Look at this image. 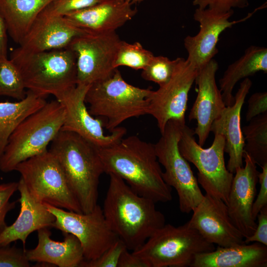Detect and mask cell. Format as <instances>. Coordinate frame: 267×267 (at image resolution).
I'll list each match as a JSON object with an SVG mask.
<instances>
[{"instance_id": "obj_1", "label": "cell", "mask_w": 267, "mask_h": 267, "mask_svg": "<svg viewBox=\"0 0 267 267\" xmlns=\"http://www.w3.org/2000/svg\"><path fill=\"white\" fill-rule=\"evenodd\" d=\"M98 151L104 173L118 176L155 203L171 201L172 187L163 178L154 144L131 135Z\"/></svg>"}, {"instance_id": "obj_2", "label": "cell", "mask_w": 267, "mask_h": 267, "mask_svg": "<svg viewBox=\"0 0 267 267\" xmlns=\"http://www.w3.org/2000/svg\"><path fill=\"white\" fill-rule=\"evenodd\" d=\"M103 213L112 231L131 251L138 249L165 218L152 200L140 195L118 176L110 174Z\"/></svg>"}, {"instance_id": "obj_3", "label": "cell", "mask_w": 267, "mask_h": 267, "mask_svg": "<svg viewBox=\"0 0 267 267\" xmlns=\"http://www.w3.org/2000/svg\"><path fill=\"white\" fill-rule=\"evenodd\" d=\"M49 151L58 161L82 212L92 211L97 205L99 179L104 173L98 148L77 134L60 130Z\"/></svg>"}, {"instance_id": "obj_4", "label": "cell", "mask_w": 267, "mask_h": 267, "mask_svg": "<svg viewBox=\"0 0 267 267\" xmlns=\"http://www.w3.org/2000/svg\"><path fill=\"white\" fill-rule=\"evenodd\" d=\"M10 59L19 70L26 89L42 97L56 98L77 85L76 57L68 47L28 53L13 50Z\"/></svg>"}, {"instance_id": "obj_5", "label": "cell", "mask_w": 267, "mask_h": 267, "mask_svg": "<svg viewBox=\"0 0 267 267\" xmlns=\"http://www.w3.org/2000/svg\"><path fill=\"white\" fill-rule=\"evenodd\" d=\"M152 91L128 83L117 68L111 76L89 86L85 102L92 116L106 119L105 127L111 132L129 119L147 114Z\"/></svg>"}, {"instance_id": "obj_6", "label": "cell", "mask_w": 267, "mask_h": 267, "mask_svg": "<svg viewBox=\"0 0 267 267\" xmlns=\"http://www.w3.org/2000/svg\"><path fill=\"white\" fill-rule=\"evenodd\" d=\"M65 118V108L56 99L47 102L27 117L10 136L0 156V170L4 173L14 171L20 163L47 151Z\"/></svg>"}, {"instance_id": "obj_7", "label": "cell", "mask_w": 267, "mask_h": 267, "mask_svg": "<svg viewBox=\"0 0 267 267\" xmlns=\"http://www.w3.org/2000/svg\"><path fill=\"white\" fill-rule=\"evenodd\" d=\"M215 248L186 222L178 226L165 224L133 252L150 267H191L197 255Z\"/></svg>"}, {"instance_id": "obj_8", "label": "cell", "mask_w": 267, "mask_h": 267, "mask_svg": "<svg viewBox=\"0 0 267 267\" xmlns=\"http://www.w3.org/2000/svg\"><path fill=\"white\" fill-rule=\"evenodd\" d=\"M185 125V122L169 121L160 139L154 145L158 160L164 168L162 172L164 181L176 190L180 211L189 214L199 204L204 195L189 162L178 149L181 130Z\"/></svg>"}, {"instance_id": "obj_9", "label": "cell", "mask_w": 267, "mask_h": 267, "mask_svg": "<svg viewBox=\"0 0 267 267\" xmlns=\"http://www.w3.org/2000/svg\"><path fill=\"white\" fill-rule=\"evenodd\" d=\"M15 171L36 201L83 213L58 161L49 150L20 163Z\"/></svg>"}, {"instance_id": "obj_10", "label": "cell", "mask_w": 267, "mask_h": 267, "mask_svg": "<svg viewBox=\"0 0 267 267\" xmlns=\"http://www.w3.org/2000/svg\"><path fill=\"white\" fill-rule=\"evenodd\" d=\"M194 130L186 124L183 127L178 141L182 156L198 170V183L206 194L222 200L226 205L234 174L230 172L224 161L225 140L215 134L211 146L204 148L196 141Z\"/></svg>"}, {"instance_id": "obj_11", "label": "cell", "mask_w": 267, "mask_h": 267, "mask_svg": "<svg viewBox=\"0 0 267 267\" xmlns=\"http://www.w3.org/2000/svg\"><path fill=\"white\" fill-rule=\"evenodd\" d=\"M122 40L116 31L86 32L75 38L67 47L75 54L77 84H91L111 76Z\"/></svg>"}, {"instance_id": "obj_12", "label": "cell", "mask_w": 267, "mask_h": 267, "mask_svg": "<svg viewBox=\"0 0 267 267\" xmlns=\"http://www.w3.org/2000/svg\"><path fill=\"white\" fill-rule=\"evenodd\" d=\"M55 218L52 227L71 234L79 240L84 260L100 256L118 238L108 224L98 204L89 213H77L44 203Z\"/></svg>"}, {"instance_id": "obj_13", "label": "cell", "mask_w": 267, "mask_h": 267, "mask_svg": "<svg viewBox=\"0 0 267 267\" xmlns=\"http://www.w3.org/2000/svg\"><path fill=\"white\" fill-rule=\"evenodd\" d=\"M198 72L186 59L180 57L170 80L157 90H152L147 114L155 119L161 134L170 120L185 122L188 93Z\"/></svg>"}, {"instance_id": "obj_14", "label": "cell", "mask_w": 267, "mask_h": 267, "mask_svg": "<svg viewBox=\"0 0 267 267\" xmlns=\"http://www.w3.org/2000/svg\"><path fill=\"white\" fill-rule=\"evenodd\" d=\"M89 86L77 84L56 98L65 110L61 130L77 134L98 148L109 146L124 137L126 129L118 127L110 134L104 133L103 119L94 118L85 104V96Z\"/></svg>"}, {"instance_id": "obj_15", "label": "cell", "mask_w": 267, "mask_h": 267, "mask_svg": "<svg viewBox=\"0 0 267 267\" xmlns=\"http://www.w3.org/2000/svg\"><path fill=\"white\" fill-rule=\"evenodd\" d=\"M256 11L241 19L230 21L233 10L222 11L209 7H197L193 18L199 23L200 30L196 35L187 36L184 39V46L188 53L186 59L199 70L218 53L217 45L221 34L233 25L247 20Z\"/></svg>"}, {"instance_id": "obj_16", "label": "cell", "mask_w": 267, "mask_h": 267, "mask_svg": "<svg viewBox=\"0 0 267 267\" xmlns=\"http://www.w3.org/2000/svg\"><path fill=\"white\" fill-rule=\"evenodd\" d=\"M187 222L207 241L221 247L245 244L244 237L232 222L226 204L206 194Z\"/></svg>"}, {"instance_id": "obj_17", "label": "cell", "mask_w": 267, "mask_h": 267, "mask_svg": "<svg viewBox=\"0 0 267 267\" xmlns=\"http://www.w3.org/2000/svg\"><path fill=\"white\" fill-rule=\"evenodd\" d=\"M244 167L236 169L229 192L227 207L228 214L244 238L255 232L257 223L252 215L259 172L257 164L244 152Z\"/></svg>"}, {"instance_id": "obj_18", "label": "cell", "mask_w": 267, "mask_h": 267, "mask_svg": "<svg viewBox=\"0 0 267 267\" xmlns=\"http://www.w3.org/2000/svg\"><path fill=\"white\" fill-rule=\"evenodd\" d=\"M87 32L71 23L64 16L45 7L38 16L19 46L20 53L66 48L76 37Z\"/></svg>"}, {"instance_id": "obj_19", "label": "cell", "mask_w": 267, "mask_h": 267, "mask_svg": "<svg viewBox=\"0 0 267 267\" xmlns=\"http://www.w3.org/2000/svg\"><path fill=\"white\" fill-rule=\"evenodd\" d=\"M219 68L218 62L213 59L198 70L195 82L197 95L188 115L189 121L196 120L194 134L198 144L203 146L214 121L221 114L225 105L216 81Z\"/></svg>"}, {"instance_id": "obj_20", "label": "cell", "mask_w": 267, "mask_h": 267, "mask_svg": "<svg viewBox=\"0 0 267 267\" xmlns=\"http://www.w3.org/2000/svg\"><path fill=\"white\" fill-rule=\"evenodd\" d=\"M248 78L240 83L235 94L234 101L226 106L219 116L213 122L210 131L222 135L225 140L224 152L228 155L227 169L234 174L238 167L243 166V154L245 140L241 126V112L245 99L252 87Z\"/></svg>"}, {"instance_id": "obj_21", "label": "cell", "mask_w": 267, "mask_h": 267, "mask_svg": "<svg viewBox=\"0 0 267 267\" xmlns=\"http://www.w3.org/2000/svg\"><path fill=\"white\" fill-rule=\"evenodd\" d=\"M126 0H102L64 17L76 27L90 33L116 31L131 20L137 10Z\"/></svg>"}, {"instance_id": "obj_22", "label": "cell", "mask_w": 267, "mask_h": 267, "mask_svg": "<svg viewBox=\"0 0 267 267\" xmlns=\"http://www.w3.org/2000/svg\"><path fill=\"white\" fill-rule=\"evenodd\" d=\"M20 197L19 214L15 221L0 233V246L20 240L24 247L28 236L35 231L52 226L55 218L44 203L36 201L28 192L22 178L18 182Z\"/></svg>"}, {"instance_id": "obj_23", "label": "cell", "mask_w": 267, "mask_h": 267, "mask_svg": "<svg viewBox=\"0 0 267 267\" xmlns=\"http://www.w3.org/2000/svg\"><path fill=\"white\" fill-rule=\"evenodd\" d=\"M37 231V246L25 251L29 262L59 267H78L84 260L82 245L74 235L64 233L63 241H57L51 239V232L48 228H41Z\"/></svg>"}, {"instance_id": "obj_24", "label": "cell", "mask_w": 267, "mask_h": 267, "mask_svg": "<svg viewBox=\"0 0 267 267\" xmlns=\"http://www.w3.org/2000/svg\"><path fill=\"white\" fill-rule=\"evenodd\" d=\"M267 246L255 242L218 246L197 255L191 267H267Z\"/></svg>"}, {"instance_id": "obj_25", "label": "cell", "mask_w": 267, "mask_h": 267, "mask_svg": "<svg viewBox=\"0 0 267 267\" xmlns=\"http://www.w3.org/2000/svg\"><path fill=\"white\" fill-rule=\"evenodd\" d=\"M259 72L267 73V48L251 45L228 66L219 80L220 90L225 106H230L234 101L232 91L236 83Z\"/></svg>"}, {"instance_id": "obj_26", "label": "cell", "mask_w": 267, "mask_h": 267, "mask_svg": "<svg viewBox=\"0 0 267 267\" xmlns=\"http://www.w3.org/2000/svg\"><path fill=\"white\" fill-rule=\"evenodd\" d=\"M53 0H0V14L15 43H21L39 14Z\"/></svg>"}, {"instance_id": "obj_27", "label": "cell", "mask_w": 267, "mask_h": 267, "mask_svg": "<svg viewBox=\"0 0 267 267\" xmlns=\"http://www.w3.org/2000/svg\"><path fill=\"white\" fill-rule=\"evenodd\" d=\"M46 102L44 97L29 90L25 97L17 102H0V156L17 127Z\"/></svg>"}, {"instance_id": "obj_28", "label": "cell", "mask_w": 267, "mask_h": 267, "mask_svg": "<svg viewBox=\"0 0 267 267\" xmlns=\"http://www.w3.org/2000/svg\"><path fill=\"white\" fill-rule=\"evenodd\" d=\"M242 130L245 145L244 152L262 166L267 163V112L258 115Z\"/></svg>"}, {"instance_id": "obj_29", "label": "cell", "mask_w": 267, "mask_h": 267, "mask_svg": "<svg viewBox=\"0 0 267 267\" xmlns=\"http://www.w3.org/2000/svg\"><path fill=\"white\" fill-rule=\"evenodd\" d=\"M25 89L21 74L15 64L7 58H0V95L20 100L26 95Z\"/></svg>"}, {"instance_id": "obj_30", "label": "cell", "mask_w": 267, "mask_h": 267, "mask_svg": "<svg viewBox=\"0 0 267 267\" xmlns=\"http://www.w3.org/2000/svg\"><path fill=\"white\" fill-rule=\"evenodd\" d=\"M154 56L139 42L129 44L122 41L116 55L114 66L115 68L127 66L134 70H142Z\"/></svg>"}, {"instance_id": "obj_31", "label": "cell", "mask_w": 267, "mask_h": 267, "mask_svg": "<svg viewBox=\"0 0 267 267\" xmlns=\"http://www.w3.org/2000/svg\"><path fill=\"white\" fill-rule=\"evenodd\" d=\"M180 57L171 60L163 56H154L148 65L142 70L141 77L161 86L171 78Z\"/></svg>"}, {"instance_id": "obj_32", "label": "cell", "mask_w": 267, "mask_h": 267, "mask_svg": "<svg viewBox=\"0 0 267 267\" xmlns=\"http://www.w3.org/2000/svg\"><path fill=\"white\" fill-rule=\"evenodd\" d=\"M127 248L125 243L118 238L100 256L94 260H84L80 267H117L120 256Z\"/></svg>"}, {"instance_id": "obj_33", "label": "cell", "mask_w": 267, "mask_h": 267, "mask_svg": "<svg viewBox=\"0 0 267 267\" xmlns=\"http://www.w3.org/2000/svg\"><path fill=\"white\" fill-rule=\"evenodd\" d=\"M26 249L9 245L0 246V267H29Z\"/></svg>"}, {"instance_id": "obj_34", "label": "cell", "mask_w": 267, "mask_h": 267, "mask_svg": "<svg viewBox=\"0 0 267 267\" xmlns=\"http://www.w3.org/2000/svg\"><path fill=\"white\" fill-rule=\"evenodd\" d=\"M102 0H53L46 7L52 13L61 16L78 11L93 5Z\"/></svg>"}, {"instance_id": "obj_35", "label": "cell", "mask_w": 267, "mask_h": 267, "mask_svg": "<svg viewBox=\"0 0 267 267\" xmlns=\"http://www.w3.org/2000/svg\"><path fill=\"white\" fill-rule=\"evenodd\" d=\"M18 182L0 184V233L7 226L5 217L7 214L15 207L16 202L10 199L18 190Z\"/></svg>"}, {"instance_id": "obj_36", "label": "cell", "mask_w": 267, "mask_h": 267, "mask_svg": "<svg viewBox=\"0 0 267 267\" xmlns=\"http://www.w3.org/2000/svg\"><path fill=\"white\" fill-rule=\"evenodd\" d=\"M193 4L197 7H206L222 11H228L233 8H243L249 5V0H193Z\"/></svg>"}, {"instance_id": "obj_37", "label": "cell", "mask_w": 267, "mask_h": 267, "mask_svg": "<svg viewBox=\"0 0 267 267\" xmlns=\"http://www.w3.org/2000/svg\"><path fill=\"white\" fill-rule=\"evenodd\" d=\"M267 112V92H258L252 94L248 100L246 120L250 121L254 117Z\"/></svg>"}, {"instance_id": "obj_38", "label": "cell", "mask_w": 267, "mask_h": 267, "mask_svg": "<svg viewBox=\"0 0 267 267\" xmlns=\"http://www.w3.org/2000/svg\"><path fill=\"white\" fill-rule=\"evenodd\" d=\"M262 171L258 174L260 188L252 207V215L256 220L260 211L267 206V163L261 166Z\"/></svg>"}, {"instance_id": "obj_39", "label": "cell", "mask_w": 267, "mask_h": 267, "mask_svg": "<svg viewBox=\"0 0 267 267\" xmlns=\"http://www.w3.org/2000/svg\"><path fill=\"white\" fill-rule=\"evenodd\" d=\"M258 224L254 233L244 239L245 244L256 242L267 246V206L261 209L257 215Z\"/></svg>"}, {"instance_id": "obj_40", "label": "cell", "mask_w": 267, "mask_h": 267, "mask_svg": "<svg viewBox=\"0 0 267 267\" xmlns=\"http://www.w3.org/2000/svg\"><path fill=\"white\" fill-rule=\"evenodd\" d=\"M117 267H150L146 261L133 252H130L129 250L126 248L120 256Z\"/></svg>"}, {"instance_id": "obj_41", "label": "cell", "mask_w": 267, "mask_h": 267, "mask_svg": "<svg viewBox=\"0 0 267 267\" xmlns=\"http://www.w3.org/2000/svg\"><path fill=\"white\" fill-rule=\"evenodd\" d=\"M7 30L4 21L0 14V58H7Z\"/></svg>"}, {"instance_id": "obj_42", "label": "cell", "mask_w": 267, "mask_h": 267, "mask_svg": "<svg viewBox=\"0 0 267 267\" xmlns=\"http://www.w3.org/2000/svg\"><path fill=\"white\" fill-rule=\"evenodd\" d=\"M132 4L140 3L145 0H126Z\"/></svg>"}]
</instances>
